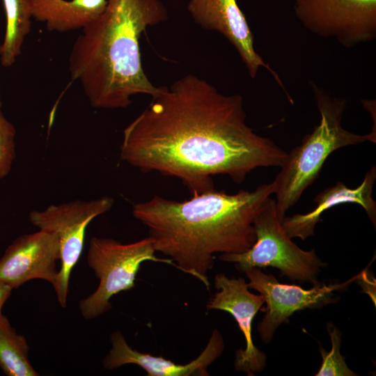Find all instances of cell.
I'll return each instance as SVG.
<instances>
[{
	"mask_svg": "<svg viewBox=\"0 0 376 376\" xmlns=\"http://www.w3.org/2000/svg\"><path fill=\"white\" fill-rule=\"evenodd\" d=\"M159 87L124 129L122 161L179 179L192 196L214 189V175L242 183L258 168L285 162L288 153L247 125L240 95H224L193 75Z\"/></svg>",
	"mask_w": 376,
	"mask_h": 376,
	"instance_id": "cell-1",
	"label": "cell"
},
{
	"mask_svg": "<svg viewBox=\"0 0 376 376\" xmlns=\"http://www.w3.org/2000/svg\"><path fill=\"white\" fill-rule=\"evenodd\" d=\"M273 180L234 194L214 189L183 201L154 196L135 203L134 217L148 230L156 252L210 290L217 253H240L256 240L253 221L276 192Z\"/></svg>",
	"mask_w": 376,
	"mask_h": 376,
	"instance_id": "cell-2",
	"label": "cell"
},
{
	"mask_svg": "<svg viewBox=\"0 0 376 376\" xmlns=\"http://www.w3.org/2000/svg\"><path fill=\"white\" fill-rule=\"evenodd\" d=\"M167 17L159 0H107L104 10L82 29L70 54L69 71L92 107L125 109L136 95L158 94L160 87L142 67L139 38Z\"/></svg>",
	"mask_w": 376,
	"mask_h": 376,
	"instance_id": "cell-3",
	"label": "cell"
},
{
	"mask_svg": "<svg viewBox=\"0 0 376 376\" xmlns=\"http://www.w3.org/2000/svg\"><path fill=\"white\" fill-rule=\"evenodd\" d=\"M320 115V123L294 148L274 181L276 207L282 222L286 212L295 205L304 191L319 177L326 159L334 151L365 141L376 143V130L358 134L345 130L342 119L347 106L345 98L331 95L310 81Z\"/></svg>",
	"mask_w": 376,
	"mask_h": 376,
	"instance_id": "cell-4",
	"label": "cell"
},
{
	"mask_svg": "<svg viewBox=\"0 0 376 376\" xmlns=\"http://www.w3.org/2000/svg\"><path fill=\"white\" fill-rule=\"evenodd\" d=\"M155 252L150 237L129 244H123L112 238L93 237L89 243L87 261L100 282L92 294L79 301L83 317L93 319L109 311L113 295L134 287L143 263L150 260L176 267L171 259L158 258Z\"/></svg>",
	"mask_w": 376,
	"mask_h": 376,
	"instance_id": "cell-5",
	"label": "cell"
},
{
	"mask_svg": "<svg viewBox=\"0 0 376 376\" xmlns=\"http://www.w3.org/2000/svg\"><path fill=\"white\" fill-rule=\"evenodd\" d=\"M256 240L247 251L219 255L221 260L233 263L237 269L272 267L282 276L301 282L318 283L324 263L315 251H304L295 244L278 218L276 201L271 197L253 221Z\"/></svg>",
	"mask_w": 376,
	"mask_h": 376,
	"instance_id": "cell-6",
	"label": "cell"
},
{
	"mask_svg": "<svg viewBox=\"0 0 376 376\" xmlns=\"http://www.w3.org/2000/svg\"><path fill=\"white\" fill-rule=\"evenodd\" d=\"M113 203V198L104 196L89 201L53 204L29 213L33 226L58 238L61 265L54 288L62 307L66 306L71 272L81 255L86 228L95 218L109 212Z\"/></svg>",
	"mask_w": 376,
	"mask_h": 376,
	"instance_id": "cell-7",
	"label": "cell"
},
{
	"mask_svg": "<svg viewBox=\"0 0 376 376\" xmlns=\"http://www.w3.org/2000/svg\"><path fill=\"white\" fill-rule=\"evenodd\" d=\"M304 28L352 48L376 38V0H292Z\"/></svg>",
	"mask_w": 376,
	"mask_h": 376,
	"instance_id": "cell-8",
	"label": "cell"
},
{
	"mask_svg": "<svg viewBox=\"0 0 376 376\" xmlns=\"http://www.w3.org/2000/svg\"><path fill=\"white\" fill-rule=\"evenodd\" d=\"M243 272L249 279V288L258 291L266 303L265 314L258 325V331L264 343L272 340L277 328L288 321L295 312L304 308H320L335 301L334 292L345 289L356 281L359 274L347 281L326 285L315 284L309 290L279 283L272 274H267L258 267Z\"/></svg>",
	"mask_w": 376,
	"mask_h": 376,
	"instance_id": "cell-9",
	"label": "cell"
},
{
	"mask_svg": "<svg viewBox=\"0 0 376 376\" xmlns=\"http://www.w3.org/2000/svg\"><path fill=\"white\" fill-rule=\"evenodd\" d=\"M214 284L217 292L207 304V309L226 311L235 319L246 347L236 351L235 368L249 376L254 375L264 369L267 361L265 354L255 346L251 333L253 320L265 303L264 297L251 292L242 277L228 278L219 273L214 276Z\"/></svg>",
	"mask_w": 376,
	"mask_h": 376,
	"instance_id": "cell-10",
	"label": "cell"
},
{
	"mask_svg": "<svg viewBox=\"0 0 376 376\" xmlns=\"http://www.w3.org/2000/svg\"><path fill=\"white\" fill-rule=\"evenodd\" d=\"M60 260L57 236L39 229L24 234L10 244L0 258V282L12 289L33 279H42L54 287Z\"/></svg>",
	"mask_w": 376,
	"mask_h": 376,
	"instance_id": "cell-11",
	"label": "cell"
},
{
	"mask_svg": "<svg viewBox=\"0 0 376 376\" xmlns=\"http://www.w3.org/2000/svg\"><path fill=\"white\" fill-rule=\"evenodd\" d=\"M187 10L196 23L220 33L234 46L251 78L265 68L288 95L278 74L255 50L253 36L237 0H189Z\"/></svg>",
	"mask_w": 376,
	"mask_h": 376,
	"instance_id": "cell-12",
	"label": "cell"
},
{
	"mask_svg": "<svg viewBox=\"0 0 376 376\" xmlns=\"http://www.w3.org/2000/svg\"><path fill=\"white\" fill-rule=\"evenodd\" d=\"M111 348L103 360L106 369L135 364L149 376H207L208 366L221 354L224 348L223 337L216 329L199 356L187 364H178L161 356H152L133 349L118 330L111 334Z\"/></svg>",
	"mask_w": 376,
	"mask_h": 376,
	"instance_id": "cell-13",
	"label": "cell"
},
{
	"mask_svg": "<svg viewBox=\"0 0 376 376\" xmlns=\"http://www.w3.org/2000/svg\"><path fill=\"white\" fill-rule=\"evenodd\" d=\"M375 180L376 167L372 166L357 187L350 188L341 181L337 182L335 185L327 187L315 196L313 201L316 206L311 211L285 216L281 222L283 230L291 239L299 237L304 240L314 235L315 227L326 210L346 203L361 206L375 228L376 202L373 197Z\"/></svg>",
	"mask_w": 376,
	"mask_h": 376,
	"instance_id": "cell-14",
	"label": "cell"
},
{
	"mask_svg": "<svg viewBox=\"0 0 376 376\" xmlns=\"http://www.w3.org/2000/svg\"><path fill=\"white\" fill-rule=\"evenodd\" d=\"M107 0H31L32 17L50 31L84 28L105 9Z\"/></svg>",
	"mask_w": 376,
	"mask_h": 376,
	"instance_id": "cell-15",
	"label": "cell"
},
{
	"mask_svg": "<svg viewBox=\"0 0 376 376\" xmlns=\"http://www.w3.org/2000/svg\"><path fill=\"white\" fill-rule=\"evenodd\" d=\"M6 13V29L0 45V62L13 65L22 52V45L31 29V0H2Z\"/></svg>",
	"mask_w": 376,
	"mask_h": 376,
	"instance_id": "cell-16",
	"label": "cell"
},
{
	"mask_svg": "<svg viewBox=\"0 0 376 376\" xmlns=\"http://www.w3.org/2000/svg\"><path fill=\"white\" fill-rule=\"evenodd\" d=\"M29 345L0 313V368L8 376H37L29 360Z\"/></svg>",
	"mask_w": 376,
	"mask_h": 376,
	"instance_id": "cell-17",
	"label": "cell"
},
{
	"mask_svg": "<svg viewBox=\"0 0 376 376\" xmlns=\"http://www.w3.org/2000/svg\"><path fill=\"white\" fill-rule=\"evenodd\" d=\"M331 349L327 352L321 346L320 352L322 358V365L316 376H355L357 374L347 366L345 357L340 353L341 343L340 331L332 323L327 324Z\"/></svg>",
	"mask_w": 376,
	"mask_h": 376,
	"instance_id": "cell-18",
	"label": "cell"
},
{
	"mask_svg": "<svg viewBox=\"0 0 376 376\" xmlns=\"http://www.w3.org/2000/svg\"><path fill=\"white\" fill-rule=\"evenodd\" d=\"M16 130L0 110V180L11 171L16 157Z\"/></svg>",
	"mask_w": 376,
	"mask_h": 376,
	"instance_id": "cell-19",
	"label": "cell"
},
{
	"mask_svg": "<svg viewBox=\"0 0 376 376\" xmlns=\"http://www.w3.org/2000/svg\"><path fill=\"white\" fill-rule=\"evenodd\" d=\"M12 290L10 287L0 282V313L2 312V307L9 297Z\"/></svg>",
	"mask_w": 376,
	"mask_h": 376,
	"instance_id": "cell-20",
	"label": "cell"
},
{
	"mask_svg": "<svg viewBox=\"0 0 376 376\" xmlns=\"http://www.w3.org/2000/svg\"><path fill=\"white\" fill-rule=\"evenodd\" d=\"M1 107V100H0V108Z\"/></svg>",
	"mask_w": 376,
	"mask_h": 376,
	"instance_id": "cell-21",
	"label": "cell"
}]
</instances>
